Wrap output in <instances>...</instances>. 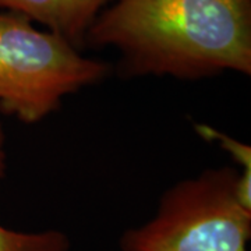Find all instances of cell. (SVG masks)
<instances>
[{"label": "cell", "mask_w": 251, "mask_h": 251, "mask_svg": "<svg viewBox=\"0 0 251 251\" xmlns=\"http://www.w3.org/2000/svg\"><path fill=\"white\" fill-rule=\"evenodd\" d=\"M84 45L115 48L127 75H250L251 0H113Z\"/></svg>", "instance_id": "obj_1"}, {"label": "cell", "mask_w": 251, "mask_h": 251, "mask_svg": "<svg viewBox=\"0 0 251 251\" xmlns=\"http://www.w3.org/2000/svg\"><path fill=\"white\" fill-rule=\"evenodd\" d=\"M108 63L90 59L25 16L0 11V112L38 123L60 108L64 97L100 81Z\"/></svg>", "instance_id": "obj_2"}, {"label": "cell", "mask_w": 251, "mask_h": 251, "mask_svg": "<svg viewBox=\"0 0 251 251\" xmlns=\"http://www.w3.org/2000/svg\"><path fill=\"white\" fill-rule=\"evenodd\" d=\"M196 130L201 137H204L208 141H216L225 151L232 155L236 163L242 165V173L239 180V198L246 208L251 209V148L250 145H246L234 140L225 133L218 131L211 126L196 125Z\"/></svg>", "instance_id": "obj_6"}, {"label": "cell", "mask_w": 251, "mask_h": 251, "mask_svg": "<svg viewBox=\"0 0 251 251\" xmlns=\"http://www.w3.org/2000/svg\"><path fill=\"white\" fill-rule=\"evenodd\" d=\"M113 0H0V10L14 11L62 36L77 49L99 14Z\"/></svg>", "instance_id": "obj_4"}, {"label": "cell", "mask_w": 251, "mask_h": 251, "mask_svg": "<svg viewBox=\"0 0 251 251\" xmlns=\"http://www.w3.org/2000/svg\"><path fill=\"white\" fill-rule=\"evenodd\" d=\"M240 172L206 169L162 196L156 215L120 239L122 251H247L251 209L239 198Z\"/></svg>", "instance_id": "obj_3"}, {"label": "cell", "mask_w": 251, "mask_h": 251, "mask_svg": "<svg viewBox=\"0 0 251 251\" xmlns=\"http://www.w3.org/2000/svg\"><path fill=\"white\" fill-rule=\"evenodd\" d=\"M6 172L4 131L0 123V179ZM69 237L59 230L41 233H23L0 225V251H69Z\"/></svg>", "instance_id": "obj_5"}]
</instances>
